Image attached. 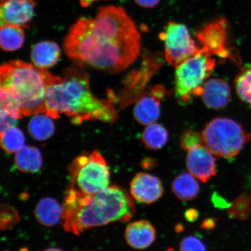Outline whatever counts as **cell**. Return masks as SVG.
Listing matches in <instances>:
<instances>
[{
  "mask_svg": "<svg viewBox=\"0 0 251 251\" xmlns=\"http://www.w3.org/2000/svg\"><path fill=\"white\" fill-rule=\"evenodd\" d=\"M24 42L23 27L12 25H1L0 45L4 51H16L23 46Z\"/></svg>",
  "mask_w": 251,
  "mask_h": 251,
  "instance_id": "ffe728a7",
  "label": "cell"
},
{
  "mask_svg": "<svg viewBox=\"0 0 251 251\" xmlns=\"http://www.w3.org/2000/svg\"><path fill=\"white\" fill-rule=\"evenodd\" d=\"M60 56L61 50L59 46L51 41L37 43L31 52V59L33 64L45 70L55 65Z\"/></svg>",
  "mask_w": 251,
  "mask_h": 251,
  "instance_id": "2e32d148",
  "label": "cell"
},
{
  "mask_svg": "<svg viewBox=\"0 0 251 251\" xmlns=\"http://www.w3.org/2000/svg\"><path fill=\"white\" fill-rule=\"evenodd\" d=\"M68 169L71 178L69 187L82 195H94L109 186L111 172L99 151L76 157Z\"/></svg>",
  "mask_w": 251,
  "mask_h": 251,
  "instance_id": "8992f818",
  "label": "cell"
},
{
  "mask_svg": "<svg viewBox=\"0 0 251 251\" xmlns=\"http://www.w3.org/2000/svg\"><path fill=\"white\" fill-rule=\"evenodd\" d=\"M56 76L24 61L5 63L0 68L1 98L10 101L25 117L46 114V90Z\"/></svg>",
  "mask_w": 251,
  "mask_h": 251,
  "instance_id": "277c9868",
  "label": "cell"
},
{
  "mask_svg": "<svg viewBox=\"0 0 251 251\" xmlns=\"http://www.w3.org/2000/svg\"><path fill=\"white\" fill-rule=\"evenodd\" d=\"M197 179L190 173H182L172 182L173 193L178 199L184 201L195 199L200 190V184Z\"/></svg>",
  "mask_w": 251,
  "mask_h": 251,
  "instance_id": "d6986e66",
  "label": "cell"
},
{
  "mask_svg": "<svg viewBox=\"0 0 251 251\" xmlns=\"http://www.w3.org/2000/svg\"><path fill=\"white\" fill-rule=\"evenodd\" d=\"M141 165L142 168L147 170H151L156 167L157 165V162L155 159L151 158H144L141 162Z\"/></svg>",
  "mask_w": 251,
  "mask_h": 251,
  "instance_id": "f546056e",
  "label": "cell"
},
{
  "mask_svg": "<svg viewBox=\"0 0 251 251\" xmlns=\"http://www.w3.org/2000/svg\"><path fill=\"white\" fill-rule=\"evenodd\" d=\"M201 96L207 107L213 109H222L230 101V87L226 81L221 78H212L204 83Z\"/></svg>",
  "mask_w": 251,
  "mask_h": 251,
  "instance_id": "5bb4252c",
  "label": "cell"
},
{
  "mask_svg": "<svg viewBox=\"0 0 251 251\" xmlns=\"http://www.w3.org/2000/svg\"><path fill=\"white\" fill-rule=\"evenodd\" d=\"M159 37L164 43L166 61L176 68L196 54L201 49L184 24L170 22Z\"/></svg>",
  "mask_w": 251,
  "mask_h": 251,
  "instance_id": "ba28073f",
  "label": "cell"
},
{
  "mask_svg": "<svg viewBox=\"0 0 251 251\" xmlns=\"http://www.w3.org/2000/svg\"><path fill=\"white\" fill-rule=\"evenodd\" d=\"M14 162L19 171L34 174L39 172L42 167V153L36 147L24 146L16 153Z\"/></svg>",
  "mask_w": 251,
  "mask_h": 251,
  "instance_id": "ac0fdd59",
  "label": "cell"
},
{
  "mask_svg": "<svg viewBox=\"0 0 251 251\" xmlns=\"http://www.w3.org/2000/svg\"><path fill=\"white\" fill-rule=\"evenodd\" d=\"M97 1H100V0H79L80 5L84 8L89 7L93 2Z\"/></svg>",
  "mask_w": 251,
  "mask_h": 251,
  "instance_id": "836d02e7",
  "label": "cell"
},
{
  "mask_svg": "<svg viewBox=\"0 0 251 251\" xmlns=\"http://www.w3.org/2000/svg\"><path fill=\"white\" fill-rule=\"evenodd\" d=\"M180 251H207L205 244L196 236H188L183 238L180 244Z\"/></svg>",
  "mask_w": 251,
  "mask_h": 251,
  "instance_id": "4316f807",
  "label": "cell"
},
{
  "mask_svg": "<svg viewBox=\"0 0 251 251\" xmlns=\"http://www.w3.org/2000/svg\"><path fill=\"white\" fill-rule=\"evenodd\" d=\"M213 203L218 207H222V208H230L231 204L227 203L225 200H223L222 198L219 196H213Z\"/></svg>",
  "mask_w": 251,
  "mask_h": 251,
  "instance_id": "1f68e13d",
  "label": "cell"
},
{
  "mask_svg": "<svg viewBox=\"0 0 251 251\" xmlns=\"http://www.w3.org/2000/svg\"><path fill=\"white\" fill-rule=\"evenodd\" d=\"M62 205L57 200L51 197H45L37 202L34 215L40 224L47 227H52L62 220Z\"/></svg>",
  "mask_w": 251,
  "mask_h": 251,
  "instance_id": "e0dca14e",
  "label": "cell"
},
{
  "mask_svg": "<svg viewBox=\"0 0 251 251\" xmlns=\"http://www.w3.org/2000/svg\"><path fill=\"white\" fill-rule=\"evenodd\" d=\"M215 63L211 53L201 48L176 68L175 96L181 105L187 104L193 97L201 96L203 84L214 70Z\"/></svg>",
  "mask_w": 251,
  "mask_h": 251,
  "instance_id": "5b68a950",
  "label": "cell"
},
{
  "mask_svg": "<svg viewBox=\"0 0 251 251\" xmlns=\"http://www.w3.org/2000/svg\"><path fill=\"white\" fill-rule=\"evenodd\" d=\"M203 144L213 155L224 158L237 155L251 140V133L243 126L227 118L213 119L202 130Z\"/></svg>",
  "mask_w": 251,
  "mask_h": 251,
  "instance_id": "52a82bcc",
  "label": "cell"
},
{
  "mask_svg": "<svg viewBox=\"0 0 251 251\" xmlns=\"http://www.w3.org/2000/svg\"><path fill=\"white\" fill-rule=\"evenodd\" d=\"M18 121V119L12 117V115L1 112V132L9 128L15 127Z\"/></svg>",
  "mask_w": 251,
  "mask_h": 251,
  "instance_id": "83f0119b",
  "label": "cell"
},
{
  "mask_svg": "<svg viewBox=\"0 0 251 251\" xmlns=\"http://www.w3.org/2000/svg\"><path fill=\"white\" fill-rule=\"evenodd\" d=\"M137 4L146 8H152L158 5L161 0H134Z\"/></svg>",
  "mask_w": 251,
  "mask_h": 251,
  "instance_id": "f1b7e54d",
  "label": "cell"
},
{
  "mask_svg": "<svg viewBox=\"0 0 251 251\" xmlns=\"http://www.w3.org/2000/svg\"><path fill=\"white\" fill-rule=\"evenodd\" d=\"M156 237L155 227L145 220L131 223L126 228V240L128 246L136 250L147 249L154 243Z\"/></svg>",
  "mask_w": 251,
  "mask_h": 251,
  "instance_id": "9a60e30c",
  "label": "cell"
},
{
  "mask_svg": "<svg viewBox=\"0 0 251 251\" xmlns=\"http://www.w3.org/2000/svg\"><path fill=\"white\" fill-rule=\"evenodd\" d=\"M141 44L140 33L126 11L108 5L99 8L94 18H78L69 30L64 47L78 64L116 74L136 60Z\"/></svg>",
  "mask_w": 251,
  "mask_h": 251,
  "instance_id": "6da1fadb",
  "label": "cell"
},
{
  "mask_svg": "<svg viewBox=\"0 0 251 251\" xmlns=\"http://www.w3.org/2000/svg\"><path fill=\"white\" fill-rule=\"evenodd\" d=\"M43 251H64L58 248H49V249L43 250Z\"/></svg>",
  "mask_w": 251,
  "mask_h": 251,
  "instance_id": "e575fe53",
  "label": "cell"
},
{
  "mask_svg": "<svg viewBox=\"0 0 251 251\" xmlns=\"http://www.w3.org/2000/svg\"><path fill=\"white\" fill-rule=\"evenodd\" d=\"M36 6L34 0H1V25H15L24 29L27 27L34 17Z\"/></svg>",
  "mask_w": 251,
  "mask_h": 251,
  "instance_id": "30bf717a",
  "label": "cell"
},
{
  "mask_svg": "<svg viewBox=\"0 0 251 251\" xmlns=\"http://www.w3.org/2000/svg\"><path fill=\"white\" fill-rule=\"evenodd\" d=\"M234 86L239 98L251 107V68L241 71L235 78Z\"/></svg>",
  "mask_w": 251,
  "mask_h": 251,
  "instance_id": "cb8c5ba5",
  "label": "cell"
},
{
  "mask_svg": "<svg viewBox=\"0 0 251 251\" xmlns=\"http://www.w3.org/2000/svg\"><path fill=\"white\" fill-rule=\"evenodd\" d=\"M62 206L65 230L78 235L88 229L129 221L136 212L133 197L118 186H109L92 196L68 187Z\"/></svg>",
  "mask_w": 251,
  "mask_h": 251,
  "instance_id": "3957f363",
  "label": "cell"
},
{
  "mask_svg": "<svg viewBox=\"0 0 251 251\" xmlns=\"http://www.w3.org/2000/svg\"><path fill=\"white\" fill-rule=\"evenodd\" d=\"M169 135L167 130L161 125L153 123L147 125L141 136V141L147 149L158 150L167 143Z\"/></svg>",
  "mask_w": 251,
  "mask_h": 251,
  "instance_id": "7402d4cb",
  "label": "cell"
},
{
  "mask_svg": "<svg viewBox=\"0 0 251 251\" xmlns=\"http://www.w3.org/2000/svg\"><path fill=\"white\" fill-rule=\"evenodd\" d=\"M251 200L247 194L237 198L228 208V215L231 218L238 219H246L251 211Z\"/></svg>",
  "mask_w": 251,
  "mask_h": 251,
  "instance_id": "d4e9b609",
  "label": "cell"
},
{
  "mask_svg": "<svg viewBox=\"0 0 251 251\" xmlns=\"http://www.w3.org/2000/svg\"><path fill=\"white\" fill-rule=\"evenodd\" d=\"M115 102L116 96L112 92L108 93V99L93 95L89 75L78 64L67 69L62 77L56 76L47 87L46 114L54 119L65 114L75 125L89 120L113 123L118 117Z\"/></svg>",
  "mask_w": 251,
  "mask_h": 251,
  "instance_id": "7a4b0ae2",
  "label": "cell"
},
{
  "mask_svg": "<svg viewBox=\"0 0 251 251\" xmlns=\"http://www.w3.org/2000/svg\"><path fill=\"white\" fill-rule=\"evenodd\" d=\"M199 213L197 210L190 209L185 213V218L189 222H194L199 218Z\"/></svg>",
  "mask_w": 251,
  "mask_h": 251,
  "instance_id": "4dcf8cb0",
  "label": "cell"
},
{
  "mask_svg": "<svg viewBox=\"0 0 251 251\" xmlns=\"http://www.w3.org/2000/svg\"><path fill=\"white\" fill-rule=\"evenodd\" d=\"M203 144L202 134L195 131L188 130L185 132L181 138V147L186 151Z\"/></svg>",
  "mask_w": 251,
  "mask_h": 251,
  "instance_id": "484cf974",
  "label": "cell"
},
{
  "mask_svg": "<svg viewBox=\"0 0 251 251\" xmlns=\"http://www.w3.org/2000/svg\"><path fill=\"white\" fill-rule=\"evenodd\" d=\"M187 151L186 165L191 175L203 183L214 176L216 173V159L205 145L200 144Z\"/></svg>",
  "mask_w": 251,
  "mask_h": 251,
  "instance_id": "8fae6325",
  "label": "cell"
},
{
  "mask_svg": "<svg viewBox=\"0 0 251 251\" xmlns=\"http://www.w3.org/2000/svg\"><path fill=\"white\" fill-rule=\"evenodd\" d=\"M165 87L156 85L138 100L133 109L135 119L143 125L155 123L161 116V102L166 95Z\"/></svg>",
  "mask_w": 251,
  "mask_h": 251,
  "instance_id": "7c38bea8",
  "label": "cell"
},
{
  "mask_svg": "<svg viewBox=\"0 0 251 251\" xmlns=\"http://www.w3.org/2000/svg\"><path fill=\"white\" fill-rule=\"evenodd\" d=\"M1 146L6 153H17L24 147L25 138L20 128L12 127L1 132Z\"/></svg>",
  "mask_w": 251,
  "mask_h": 251,
  "instance_id": "603a6c76",
  "label": "cell"
},
{
  "mask_svg": "<svg viewBox=\"0 0 251 251\" xmlns=\"http://www.w3.org/2000/svg\"><path fill=\"white\" fill-rule=\"evenodd\" d=\"M164 191L161 180L147 173H139L131 181V196L138 202L150 205L161 199Z\"/></svg>",
  "mask_w": 251,
  "mask_h": 251,
  "instance_id": "4fadbf2b",
  "label": "cell"
},
{
  "mask_svg": "<svg viewBox=\"0 0 251 251\" xmlns=\"http://www.w3.org/2000/svg\"><path fill=\"white\" fill-rule=\"evenodd\" d=\"M215 220L213 219H206L202 224V227L205 229H211L214 228L215 226Z\"/></svg>",
  "mask_w": 251,
  "mask_h": 251,
  "instance_id": "d6a6232c",
  "label": "cell"
},
{
  "mask_svg": "<svg viewBox=\"0 0 251 251\" xmlns=\"http://www.w3.org/2000/svg\"><path fill=\"white\" fill-rule=\"evenodd\" d=\"M197 38L212 55L223 59H230L235 63L240 62L238 56L228 46L227 21L225 19L207 25L197 33Z\"/></svg>",
  "mask_w": 251,
  "mask_h": 251,
  "instance_id": "9c48e42d",
  "label": "cell"
},
{
  "mask_svg": "<svg viewBox=\"0 0 251 251\" xmlns=\"http://www.w3.org/2000/svg\"><path fill=\"white\" fill-rule=\"evenodd\" d=\"M51 119L45 114L34 115L28 125V131L31 137L38 141L50 139L55 131L54 124Z\"/></svg>",
  "mask_w": 251,
  "mask_h": 251,
  "instance_id": "44dd1931",
  "label": "cell"
}]
</instances>
